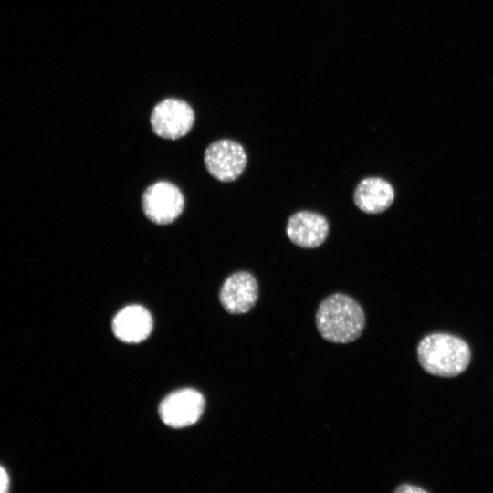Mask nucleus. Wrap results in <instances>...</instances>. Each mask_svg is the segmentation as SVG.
Masks as SVG:
<instances>
[{"label": "nucleus", "instance_id": "8", "mask_svg": "<svg viewBox=\"0 0 493 493\" xmlns=\"http://www.w3.org/2000/svg\"><path fill=\"white\" fill-rule=\"evenodd\" d=\"M286 232L295 245L304 248H314L326 240L329 223L324 215L317 212L301 210L289 217Z\"/></svg>", "mask_w": 493, "mask_h": 493}, {"label": "nucleus", "instance_id": "3", "mask_svg": "<svg viewBox=\"0 0 493 493\" xmlns=\"http://www.w3.org/2000/svg\"><path fill=\"white\" fill-rule=\"evenodd\" d=\"M152 131L167 140H177L186 135L194 126V112L184 100L167 98L157 103L150 118Z\"/></svg>", "mask_w": 493, "mask_h": 493}, {"label": "nucleus", "instance_id": "4", "mask_svg": "<svg viewBox=\"0 0 493 493\" xmlns=\"http://www.w3.org/2000/svg\"><path fill=\"white\" fill-rule=\"evenodd\" d=\"M142 205L149 220L157 225H166L176 220L182 214L184 198L176 185L160 181L144 191Z\"/></svg>", "mask_w": 493, "mask_h": 493}, {"label": "nucleus", "instance_id": "12", "mask_svg": "<svg viewBox=\"0 0 493 493\" xmlns=\"http://www.w3.org/2000/svg\"><path fill=\"white\" fill-rule=\"evenodd\" d=\"M9 488V477L5 469L0 466V493H5Z\"/></svg>", "mask_w": 493, "mask_h": 493}, {"label": "nucleus", "instance_id": "2", "mask_svg": "<svg viewBox=\"0 0 493 493\" xmlns=\"http://www.w3.org/2000/svg\"><path fill=\"white\" fill-rule=\"evenodd\" d=\"M417 356L426 372L440 377H455L469 365L471 351L468 344L459 337L433 333L420 341Z\"/></svg>", "mask_w": 493, "mask_h": 493}, {"label": "nucleus", "instance_id": "5", "mask_svg": "<svg viewBox=\"0 0 493 493\" xmlns=\"http://www.w3.org/2000/svg\"><path fill=\"white\" fill-rule=\"evenodd\" d=\"M209 173L218 181L228 183L237 179L245 170L246 154L237 142L222 139L212 142L204 155Z\"/></svg>", "mask_w": 493, "mask_h": 493}, {"label": "nucleus", "instance_id": "10", "mask_svg": "<svg viewBox=\"0 0 493 493\" xmlns=\"http://www.w3.org/2000/svg\"><path fill=\"white\" fill-rule=\"evenodd\" d=\"M394 199L393 186L380 177H367L356 186L353 200L356 206L367 214L385 211Z\"/></svg>", "mask_w": 493, "mask_h": 493}, {"label": "nucleus", "instance_id": "7", "mask_svg": "<svg viewBox=\"0 0 493 493\" xmlns=\"http://www.w3.org/2000/svg\"><path fill=\"white\" fill-rule=\"evenodd\" d=\"M258 295L259 288L256 278L249 272L238 271L224 281L219 299L228 313L243 314L256 305Z\"/></svg>", "mask_w": 493, "mask_h": 493}, {"label": "nucleus", "instance_id": "6", "mask_svg": "<svg viewBox=\"0 0 493 493\" xmlns=\"http://www.w3.org/2000/svg\"><path fill=\"white\" fill-rule=\"evenodd\" d=\"M205 408L203 395L194 389H182L167 395L159 405V415L168 426L183 428L194 425Z\"/></svg>", "mask_w": 493, "mask_h": 493}, {"label": "nucleus", "instance_id": "11", "mask_svg": "<svg viewBox=\"0 0 493 493\" xmlns=\"http://www.w3.org/2000/svg\"><path fill=\"white\" fill-rule=\"evenodd\" d=\"M395 493H426V490L415 486V485H410V484H402L394 490Z\"/></svg>", "mask_w": 493, "mask_h": 493}, {"label": "nucleus", "instance_id": "9", "mask_svg": "<svg viewBox=\"0 0 493 493\" xmlns=\"http://www.w3.org/2000/svg\"><path fill=\"white\" fill-rule=\"evenodd\" d=\"M152 319L150 312L141 305H129L113 318L114 335L126 343H139L152 332Z\"/></svg>", "mask_w": 493, "mask_h": 493}, {"label": "nucleus", "instance_id": "1", "mask_svg": "<svg viewBox=\"0 0 493 493\" xmlns=\"http://www.w3.org/2000/svg\"><path fill=\"white\" fill-rule=\"evenodd\" d=\"M315 320L320 336L333 343L345 344L357 340L365 327L362 306L343 293L326 297L318 307Z\"/></svg>", "mask_w": 493, "mask_h": 493}]
</instances>
